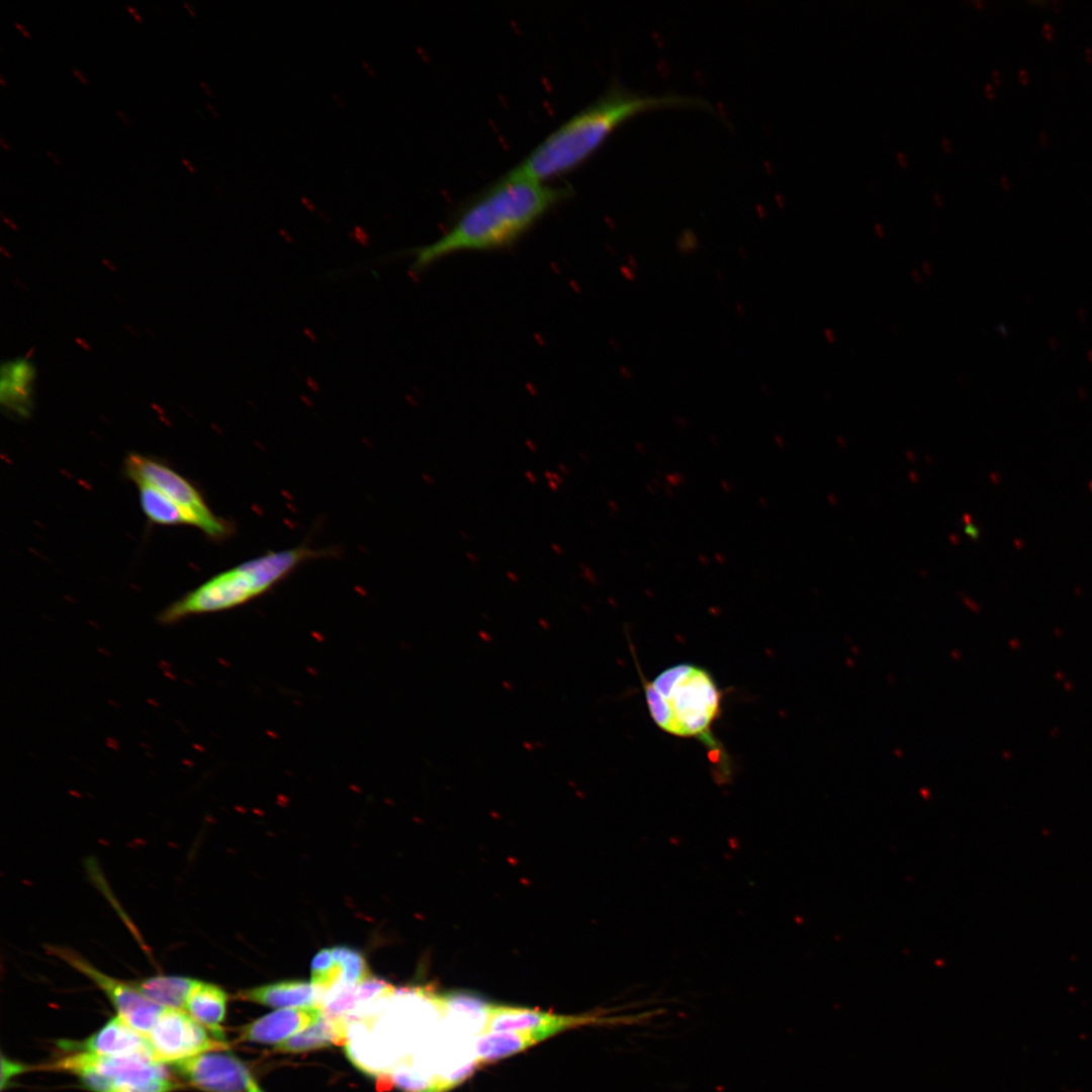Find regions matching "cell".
<instances>
[{
    "label": "cell",
    "instance_id": "60d3db41",
    "mask_svg": "<svg viewBox=\"0 0 1092 1092\" xmlns=\"http://www.w3.org/2000/svg\"><path fill=\"white\" fill-rule=\"evenodd\" d=\"M1084 56H1085L1086 61L1091 64L1092 63V49L1089 48V47L1086 48L1085 52H1084Z\"/></svg>",
    "mask_w": 1092,
    "mask_h": 1092
},
{
    "label": "cell",
    "instance_id": "f35d334b",
    "mask_svg": "<svg viewBox=\"0 0 1092 1092\" xmlns=\"http://www.w3.org/2000/svg\"><path fill=\"white\" fill-rule=\"evenodd\" d=\"M248 1092H263V1091H262V1089H261V1088H260V1087H259V1086L257 1085V1083L255 1082V1080L253 1079V1080H252V1082H251V1084H250V1086H249V1091H248Z\"/></svg>",
    "mask_w": 1092,
    "mask_h": 1092
},
{
    "label": "cell",
    "instance_id": "277c9868",
    "mask_svg": "<svg viewBox=\"0 0 1092 1092\" xmlns=\"http://www.w3.org/2000/svg\"><path fill=\"white\" fill-rule=\"evenodd\" d=\"M323 550L305 545L270 551L220 572L160 615L163 624H172L192 615L220 612L239 607L268 592L302 563L322 557Z\"/></svg>",
    "mask_w": 1092,
    "mask_h": 1092
},
{
    "label": "cell",
    "instance_id": "7c38bea8",
    "mask_svg": "<svg viewBox=\"0 0 1092 1092\" xmlns=\"http://www.w3.org/2000/svg\"><path fill=\"white\" fill-rule=\"evenodd\" d=\"M321 1005L285 1008L266 1014L240 1031V1039L259 1043H280L296 1031L310 1026L322 1015Z\"/></svg>",
    "mask_w": 1092,
    "mask_h": 1092
},
{
    "label": "cell",
    "instance_id": "5b68a950",
    "mask_svg": "<svg viewBox=\"0 0 1092 1092\" xmlns=\"http://www.w3.org/2000/svg\"><path fill=\"white\" fill-rule=\"evenodd\" d=\"M52 1068L76 1076L92 1092H172L181 1088L164 1064L134 1055L106 1057L70 1053Z\"/></svg>",
    "mask_w": 1092,
    "mask_h": 1092
},
{
    "label": "cell",
    "instance_id": "d4e9b609",
    "mask_svg": "<svg viewBox=\"0 0 1092 1092\" xmlns=\"http://www.w3.org/2000/svg\"><path fill=\"white\" fill-rule=\"evenodd\" d=\"M1042 34L1044 35V37L1046 39L1052 40L1054 38V36H1055V29H1054L1053 25L1048 23V22L1044 23L1042 25Z\"/></svg>",
    "mask_w": 1092,
    "mask_h": 1092
},
{
    "label": "cell",
    "instance_id": "7bdbcfd3",
    "mask_svg": "<svg viewBox=\"0 0 1092 1092\" xmlns=\"http://www.w3.org/2000/svg\"><path fill=\"white\" fill-rule=\"evenodd\" d=\"M0 144H1V147H2L3 150H5V151L10 150V146H9L8 143L5 142L4 136H0Z\"/></svg>",
    "mask_w": 1092,
    "mask_h": 1092
},
{
    "label": "cell",
    "instance_id": "7402d4cb",
    "mask_svg": "<svg viewBox=\"0 0 1092 1092\" xmlns=\"http://www.w3.org/2000/svg\"><path fill=\"white\" fill-rule=\"evenodd\" d=\"M676 248L679 254L689 256L697 252L699 248V240L691 231H686L676 241Z\"/></svg>",
    "mask_w": 1092,
    "mask_h": 1092
},
{
    "label": "cell",
    "instance_id": "e575fe53",
    "mask_svg": "<svg viewBox=\"0 0 1092 1092\" xmlns=\"http://www.w3.org/2000/svg\"><path fill=\"white\" fill-rule=\"evenodd\" d=\"M46 154H47V155H48V156H49L50 158H52V160H53V161H54V162H55L56 164H58V165H62V161H61V160H60V158H59V157L57 156V154H55L54 152H52V151H50V150H47V151H46Z\"/></svg>",
    "mask_w": 1092,
    "mask_h": 1092
},
{
    "label": "cell",
    "instance_id": "d6986e66",
    "mask_svg": "<svg viewBox=\"0 0 1092 1092\" xmlns=\"http://www.w3.org/2000/svg\"><path fill=\"white\" fill-rule=\"evenodd\" d=\"M539 1041H541L540 1038L529 1031H493L478 1038L477 1062L480 1064L492 1062L523 1051Z\"/></svg>",
    "mask_w": 1092,
    "mask_h": 1092
},
{
    "label": "cell",
    "instance_id": "f6af8a7d",
    "mask_svg": "<svg viewBox=\"0 0 1092 1092\" xmlns=\"http://www.w3.org/2000/svg\"><path fill=\"white\" fill-rule=\"evenodd\" d=\"M1001 184L1005 189L1010 187V182L1006 177H1001Z\"/></svg>",
    "mask_w": 1092,
    "mask_h": 1092
},
{
    "label": "cell",
    "instance_id": "44dd1931",
    "mask_svg": "<svg viewBox=\"0 0 1092 1092\" xmlns=\"http://www.w3.org/2000/svg\"><path fill=\"white\" fill-rule=\"evenodd\" d=\"M310 974L311 984L322 990L331 989L341 980V968L332 948H322L315 953L311 961Z\"/></svg>",
    "mask_w": 1092,
    "mask_h": 1092
},
{
    "label": "cell",
    "instance_id": "d6a6232c",
    "mask_svg": "<svg viewBox=\"0 0 1092 1092\" xmlns=\"http://www.w3.org/2000/svg\"><path fill=\"white\" fill-rule=\"evenodd\" d=\"M1038 140H1039L1040 144L1043 145V146H1048L1049 143H1050V138H1049L1048 133L1044 132V131L1039 132Z\"/></svg>",
    "mask_w": 1092,
    "mask_h": 1092
},
{
    "label": "cell",
    "instance_id": "e0dca14e",
    "mask_svg": "<svg viewBox=\"0 0 1092 1092\" xmlns=\"http://www.w3.org/2000/svg\"><path fill=\"white\" fill-rule=\"evenodd\" d=\"M197 980L177 975H155L131 984L148 999L169 1009L185 1010Z\"/></svg>",
    "mask_w": 1092,
    "mask_h": 1092
},
{
    "label": "cell",
    "instance_id": "1f68e13d",
    "mask_svg": "<svg viewBox=\"0 0 1092 1092\" xmlns=\"http://www.w3.org/2000/svg\"><path fill=\"white\" fill-rule=\"evenodd\" d=\"M627 260L633 270L638 268L637 260L631 253H628Z\"/></svg>",
    "mask_w": 1092,
    "mask_h": 1092
},
{
    "label": "cell",
    "instance_id": "3957f363",
    "mask_svg": "<svg viewBox=\"0 0 1092 1092\" xmlns=\"http://www.w3.org/2000/svg\"><path fill=\"white\" fill-rule=\"evenodd\" d=\"M647 707L655 724L673 736L698 738L720 754L712 726L721 712V692L702 666L678 663L644 682Z\"/></svg>",
    "mask_w": 1092,
    "mask_h": 1092
},
{
    "label": "cell",
    "instance_id": "603a6c76",
    "mask_svg": "<svg viewBox=\"0 0 1092 1092\" xmlns=\"http://www.w3.org/2000/svg\"><path fill=\"white\" fill-rule=\"evenodd\" d=\"M25 1071V1066L17 1062H13L9 1059L2 1058V1081L1 1086H4L10 1081V1079Z\"/></svg>",
    "mask_w": 1092,
    "mask_h": 1092
},
{
    "label": "cell",
    "instance_id": "9c48e42d",
    "mask_svg": "<svg viewBox=\"0 0 1092 1092\" xmlns=\"http://www.w3.org/2000/svg\"><path fill=\"white\" fill-rule=\"evenodd\" d=\"M186 1084L203 1092H248V1067L226 1050L209 1051L173 1064Z\"/></svg>",
    "mask_w": 1092,
    "mask_h": 1092
},
{
    "label": "cell",
    "instance_id": "f907efd6",
    "mask_svg": "<svg viewBox=\"0 0 1092 1092\" xmlns=\"http://www.w3.org/2000/svg\"><path fill=\"white\" fill-rule=\"evenodd\" d=\"M974 3L979 7L983 6V2L981 0H975Z\"/></svg>",
    "mask_w": 1092,
    "mask_h": 1092
},
{
    "label": "cell",
    "instance_id": "bcb514c9",
    "mask_svg": "<svg viewBox=\"0 0 1092 1092\" xmlns=\"http://www.w3.org/2000/svg\"><path fill=\"white\" fill-rule=\"evenodd\" d=\"M993 78H994V80H995V82L997 84H999L1001 82L1000 73L998 71L993 72Z\"/></svg>",
    "mask_w": 1092,
    "mask_h": 1092
},
{
    "label": "cell",
    "instance_id": "8d00e7d4",
    "mask_svg": "<svg viewBox=\"0 0 1092 1092\" xmlns=\"http://www.w3.org/2000/svg\"><path fill=\"white\" fill-rule=\"evenodd\" d=\"M715 277L719 284H722L724 282V274L721 269L717 268L715 270Z\"/></svg>",
    "mask_w": 1092,
    "mask_h": 1092
},
{
    "label": "cell",
    "instance_id": "ab89813d",
    "mask_svg": "<svg viewBox=\"0 0 1092 1092\" xmlns=\"http://www.w3.org/2000/svg\"><path fill=\"white\" fill-rule=\"evenodd\" d=\"M115 113H116V114H117V115H118V116H119V117H120V118L122 119V121H123V122H124V123H125L126 125H129V124H130V121L128 120V118H127V117H126V116L124 115V113H123V112H122L121 110H119V109H115Z\"/></svg>",
    "mask_w": 1092,
    "mask_h": 1092
},
{
    "label": "cell",
    "instance_id": "816d5d0a",
    "mask_svg": "<svg viewBox=\"0 0 1092 1092\" xmlns=\"http://www.w3.org/2000/svg\"><path fill=\"white\" fill-rule=\"evenodd\" d=\"M200 85H201V86H202V87H203V88L205 89V91H206V92H207L208 94H211V92H210V91L208 90V88H207V87L205 86V84H204L203 82H200Z\"/></svg>",
    "mask_w": 1092,
    "mask_h": 1092
},
{
    "label": "cell",
    "instance_id": "681fc988",
    "mask_svg": "<svg viewBox=\"0 0 1092 1092\" xmlns=\"http://www.w3.org/2000/svg\"><path fill=\"white\" fill-rule=\"evenodd\" d=\"M0 83H1V85H2V86H6V85H7V83L5 82V80H4V78H3V75H2V74H0Z\"/></svg>",
    "mask_w": 1092,
    "mask_h": 1092
},
{
    "label": "cell",
    "instance_id": "74e56055",
    "mask_svg": "<svg viewBox=\"0 0 1092 1092\" xmlns=\"http://www.w3.org/2000/svg\"><path fill=\"white\" fill-rule=\"evenodd\" d=\"M181 162L187 168V170L190 173H195V168L189 163V161L186 158L182 157Z\"/></svg>",
    "mask_w": 1092,
    "mask_h": 1092
},
{
    "label": "cell",
    "instance_id": "5bb4252c",
    "mask_svg": "<svg viewBox=\"0 0 1092 1092\" xmlns=\"http://www.w3.org/2000/svg\"><path fill=\"white\" fill-rule=\"evenodd\" d=\"M238 997L270 1007L298 1008L317 1005L314 986L299 980L274 982L242 990Z\"/></svg>",
    "mask_w": 1092,
    "mask_h": 1092
},
{
    "label": "cell",
    "instance_id": "4dcf8cb0",
    "mask_svg": "<svg viewBox=\"0 0 1092 1092\" xmlns=\"http://www.w3.org/2000/svg\"><path fill=\"white\" fill-rule=\"evenodd\" d=\"M14 25H15V26H16V27H17V28H18V29H19V30L21 31V33H22V34H23V35H24V36H25L26 38H31V34L29 33V31H28V30L26 29V27H25V26H23L22 24H20V23H19L18 21H14Z\"/></svg>",
    "mask_w": 1092,
    "mask_h": 1092
},
{
    "label": "cell",
    "instance_id": "52a82bcc",
    "mask_svg": "<svg viewBox=\"0 0 1092 1092\" xmlns=\"http://www.w3.org/2000/svg\"><path fill=\"white\" fill-rule=\"evenodd\" d=\"M49 948L53 954L92 981L111 1002L117 1016L148 1036L165 1007L145 997L131 982L103 973L75 950L63 946Z\"/></svg>",
    "mask_w": 1092,
    "mask_h": 1092
},
{
    "label": "cell",
    "instance_id": "ac0fdd59",
    "mask_svg": "<svg viewBox=\"0 0 1092 1092\" xmlns=\"http://www.w3.org/2000/svg\"><path fill=\"white\" fill-rule=\"evenodd\" d=\"M141 506L155 524L163 526L190 525L195 527L193 518L167 495L148 483H139Z\"/></svg>",
    "mask_w": 1092,
    "mask_h": 1092
},
{
    "label": "cell",
    "instance_id": "836d02e7",
    "mask_svg": "<svg viewBox=\"0 0 1092 1092\" xmlns=\"http://www.w3.org/2000/svg\"><path fill=\"white\" fill-rule=\"evenodd\" d=\"M985 92L989 98H993L995 95L994 87L989 83L985 85Z\"/></svg>",
    "mask_w": 1092,
    "mask_h": 1092
},
{
    "label": "cell",
    "instance_id": "f546056e",
    "mask_svg": "<svg viewBox=\"0 0 1092 1092\" xmlns=\"http://www.w3.org/2000/svg\"><path fill=\"white\" fill-rule=\"evenodd\" d=\"M1018 78L1022 84H1027L1029 81V74L1026 70L1020 69L1018 72Z\"/></svg>",
    "mask_w": 1092,
    "mask_h": 1092
},
{
    "label": "cell",
    "instance_id": "484cf974",
    "mask_svg": "<svg viewBox=\"0 0 1092 1092\" xmlns=\"http://www.w3.org/2000/svg\"><path fill=\"white\" fill-rule=\"evenodd\" d=\"M71 71H72V73L74 74V76H75L76 78H78V80H79V81H80V82H81L82 84H84V85H87V84H89V81H88L87 77H86V76H85V75L83 74V72H81V71H80L79 69H77V68H75V67H72V68H71Z\"/></svg>",
    "mask_w": 1092,
    "mask_h": 1092
},
{
    "label": "cell",
    "instance_id": "8fae6325",
    "mask_svg": "<svg viewBox=\"0 0 1092 1092\" xmlns=\"http://www.w3.org/2000/svg\"><path fill=\"white\" fill-rule=\"evenodd\" d=\"M59 1044L69 1053L84 1052L106 1057L142 1055L153 1058L148 1038L119 1016L109 1019L84 1040H64Z\"/></svg>",
    "mask_w": 1092,
    "mask_h": 1092
},
{
    "label": "cell",
    "instance_id": "6da1fadb",
    "mask_svg": "<svg viewBox=\"0 0 1092 1092\" xmlns=\"http://www.w3.org/2000/svg\"><path fill=\"white\" fill-rule=\"evenodd\" d=\"M573 192L570 185L503 175L466 204L440 237L410 251L411 269L419 273L457 254L509 249Z\"/></svg>",
    "mask_w": 1092,
    "mask_h": 1092
},
{
    "label": "cell",
    "instance_id": "30bf717a",
    "mask_svg": "<svg viewBox=\"0 0 1092 1092\" xmlns=\"http://www.w3.org/2000/svg\"><path fill=\"white\" fill-rule=\"evenodd\" d=\"M606 1021L593 1015L565 1016L525 1007L489 1003L486 1010V1031H529L540 1040L565 1028Z\"/></svg>",
    "mask_w": 1092,
    "mask_h": 1092
},
{
    "label": "cell",
    "instance_id": "83f0119b",
    "mask_svg": "<svg viewBox=\"0 0 1092 1092\" xmlns=\"http://www.w3.org/2000/svg\"><path fill=\"white\" fill-rule=\"evenodd\" d=\"M125 7L133 15V18L135 19V21H138L139 23L143 22V18L141 16V14L138 12V10L134 7H132L129 4H127Z\"/></svg>",
    "mask_w": 1092,
    "mask_h": 1092
},
{
    "label": "cell",
    "instance_id": "ee69618b",
    "mask_svg": "<svg viewBox=\"0 0 1092 1092\" xmlns=\"http://www.w3.org/2000/svg\"><path fill=\"white\" fill-rule=\"evenodd\" d=\"M622 372H623V374H624V376H625L626 378H628V379H632V377H633V376H632V372H631V371H630L629 369H627L626 367H623V368H622Z\"/></svg>",
    "mask_w": 1092,
    "mask_h": 1092
},
{
    "label": "cell",
    "instance_id": "ba28073f",
    "mask_svg": "<svg viewBox=\"0 0 1092 1092\" xmlns=\"http://www.w3.org/2000/svg\"><path fill=\"white\" fill-rule=\"evenodd\" d=\"M153 1058L175 1064L202 1053L226 1050L225 1041L210 1037L186 1011L165 1008L147 1036Z\"/></svg>",
    "mask_w": 1092,
    "mask_h": 1092
},
{
    "label": "cell",
    "instance_id": "cb8c5ba5",
    "mask_svg": "<svg viewBox=\"0 0 1092 1092\" xmlns=\"http://www.w3.org/2000/svg\"><path fill=\"white\" fill-rule=\"evenodd\" d=\"M965 532L973 540H977L980 536L978 527L972 523L966 525Z\"/></svg>",
    "mask_w": 1092,
    "mask_h": 1092
},
{
    "label": "cell",
    "instance_id": "2e32d148",
    "mask_svg": "<svg viewBox=\"0 0 1092 1092\" xmlns=\"http://www.w3.org/2000/svg\"><path fill=\"white\" fill-rule=\"evenodd\" d=\"M346 1038L347 1022L329 1018L323 1012L316 1022L278 1043L275 1051L282 1053L308 1052L331 1044H342L346 1041Z\"/></svg>",
    "mask_w": 1092,
    "mask_h": 1092
},
{
    "label": "cell",
    "instance_id": "d590c367",
    "mask_svg": "<svg viewBox=\"0 0 1092 1092\" xmlns=\"http://www.w3.org/2000/svg\"><path fill=\"white\" fill-rule=\"evenodd\" d=\"M737 253L742 260H746L748 258V251L742 246L738 247Z\"/></svg>",
    "mask_w": 1092,
    "mask_h": 1092
},
{
    "label": "cell",
    "instance_id": "f5cc1de1",
    "mask_svg": "<svg viewBox=\"0 0 1092 1092\" xmlns=\"http://www.w3.org/2000/svg\"><path fill=\"white\" fill-rule=\"evenodd\" d=\"M934 197H935L936 201H939V202L941 201L939 195L935 194Z\"/></svg>",
    "mask_w": 1092,
    "mask_h": 1092
},
{
    "label": "cell",
    "instance_id": "c3c4849f",
    "mask_svg": "<svg viewBox=\"0 0 1092 1092\" xmlns=\"http://www.w3.org/2000/svg\"><path fill=\"white\" fill-rule=\"evenodd\" d=\"M941 143H942L943 147H944V148H945V149H946L947 151H950V144H949L948 140H946V139H943Z\"/></svg>",
    "mask_w": 1092,
    "mask_h": 1092
},
{
    "label": "cell",
    "instance_id": "8992f818",
    "mask_svg": "<svg viewBox=\"0 0 1092 1092\" xmlns=\"http://www.w3.org/2000/svg\"><path fill=\"white\" fill-rule=\"evenodd\" d=\"M124 472L136 484L148 483L162 491L186 511L195 527L209 538L220 540L232 533V525L212 513L196 487L163 462L130 453L124 460Z\"/></svg>",
    "mask_w": 1092,
    "mask_h": 1092
},
{
    "label": "cell",
    "instance_id": "4316f807",
    "mask_svg": "<svg viewBox=\"0 0 1092 1092\" xmlns=\"http://www.w3.org/2000/svg\"><path fill=\"white\" fill-rule=\"evenodd\" d=\"M621 270H622V273H623L624 277L627 280H630V281L635 280L636 275H635V272H634V270L632 268L627 267V266H623Z\"/></svg>",
    "mask_w": 1092,
    "mask_h": 1092
},
{
    "label": "cell",
    "instance_id": "7a4b0ae2",
    "mask_svg": "<svg viewBox=\"0 0 1092 1092\" xmlns=\"http://www.w3.org/2000/svg\"><path fill=\"white\" fill-rule=\"evenodd\" d=\"M669 106H706L705 100L679 94L651 95L612 84L595 101L545 136L504 176L546 182L586 160L629 118Z\"/></svg>",
    "mask_w": 1092,
    "mask_h": 1092
},
{
    "label": "cell",
    "instance_id": "f1b7e54d",
    "mask_svg": "<svg viewBox=\"0 0 1092 1092\" xmlns=\"http://www.w3.org/2000/svg\"><path fill=\"white\" fill-rule=\"evenodd\" d=\"M734 306H735V311H736L738 316H740V317L745 316L746 308L740 301H737Z\"/></svg>",
    "mask_w": 1092,
    "mask_h": 1092
},
{
    "label": "cell",
    "instance_id": "9a60e30c",
    "mask_svg": "<svg viewBox=\"0 0 1092 1092\" xmlns=\"http://www.w3.org/2000/svg\"><path fill=\"white\" fill-rule=\"evenodd\" d=\"M226 1003L228 994L222 988L197 980L188 997L185 1011L208 1029L213 1037L224 1041L221 1023L225 1017Z\"/></svg>",
    "mask_w": 1092,
    "mask_h": 1092
},
{
    "label": "cell",
    "instance_id": "ffe728a7",
    "mask_svg": "<svg viewBox=\"0 0 1092 1092\" xmlns=\"http://www.w3.org/2000/svg\"><path fill=\"white\" fill-rule=\"evenodd\" d=\"M332 949L341 968L342 985H358L372 976L364 956L357 949L345 945Z\"/></svg>",
    "mask_w": 1092,
    "mask_h": 1092
},
{
    "label": "cell",
    "instance_id": "7dc6e473",
    "mask_svg": "<svg viewBox=\"0 0 1092 1092\" xmlns=\"http://www.w3.org/2000/svg\"><path fill=\"white\" fill-rule=\"evenodd\" d=\"M897 157H898L901 164H903V165L906 164V158L904 157V155L902 153H898Z\"/></svg>",
    "mask_w": 1092,
    "mask_h": 1092
},
{
    "label": "cell",
    "instance_id": "4fadbf2b",
    "mask_svg": "<svg viewBox=\"0 0 1092 1092\" xmlns=\"http://www.w3.org/2000/svg\"><path fill=\"white\" fill-rule=\"evenodd\" d=\"M36 371L25 358L4 363L0 376V401L10 413L26 418L32 411L33 385Z\"/></svg>",
    "mask_w": 1092,
    "mask_h": 1092
},
{
    "label": "cell",
    "instance_id": "b9f144b4",
    "mask_svg": "<svg viewBox=\"0 0 1092 1092\" xmlns=\"http://www.w3.org/2000/svg\"><path fill=\"white\" fill-rule=\"evenodd\" d=\"M183 5H184V7H185V8H186V9L188 10V12L190 13V15H191V16H195V15H196V13H195L194 9L192 8V6H191V5H190V4L188 3V2H186V1H183Z\"/></svg>",
    "mask_w": 1092,
    "mask_h": 1092
}]
</instances>
